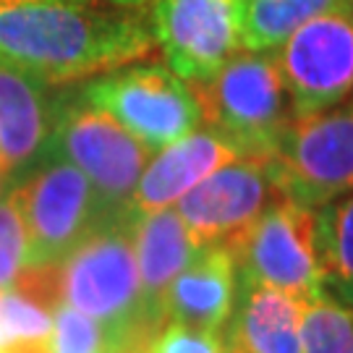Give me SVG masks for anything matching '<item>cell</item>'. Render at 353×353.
Instances as JSON below:
<instances>
[{
	"mask_svg": "<svg viewBox=\"0 0 353 353\" xmlns=\"http://www.w3.org/2000/svg\"><path fill=\"white\" fill-rule=\"evenodd\" d=\"M239 157H243V152L233 141L220 137L214 128L199 126L150 157V163L144 165L137 181V189L131 194L128 212L147 214L168 210L202 178Z\"/></svg>",
	"mask_w": 353,
	"mask_h": 353,
	"instance_id": "obj_12",
	"label": "cell"
},
{
	"mask_svg": "<svg viewBox=\"0 0 353 353\" xmlns=\"http://www.w3.org/2000/svg\"><path fill=\"white\" fill-rule=\"evenodd\" d=\"M26 230V267H55L105 220V210L89 178L68 160L37 168L11 194Z\"/></svg>",
	"mask_w": 353,
	"mask_h": 353,
	"instance_id": "obj_8",
	"label": "cell"
},
{
	"mask_svg": "<svg viewBox=\"0 0 353 353\" xmlns=\"http://www.w3.org/2000/svg\"><path fill=\"white\" fill-rule=\"evenodd\" d=\"M239 285H265L309 303L327 296L316 246V210L275 196L236 239Z\"/></svg>",
	"mask_w": 353,
	"mask_h": 353,
	"instance_id": "obj_4",
	"label": "cell"
},
{
	"mask_svg": "<svg viewBox=\"0 0 353 353\" xmlns=\"http://www.w3.org/2000/svg\"><path fill=\"white\" fill-rule=\"evenodd\" d=\"M325 293L353 314V191L316 210Z\"/></svg>",
	"mask_w": 353,
	"mask_h": 353,
	"instance_id": "obj_17",
	"label": "cell"
},
{
	"mask_svg": "<svg viewBox=\"0 0 353 353\" xmlns=\"http://www.w3.org/2000/svg\"><path fill=\"white\" fill-rule=\"evenodd\" d=\"M239 299V270L228 243L202 246L163 299L165 322L223 332Z\"/></svg>",
	"mask_w": 353,
	"mask_h": 353,
	"instance_id": "obj_13",
	"label": "cell"
},
{
	"mask_svg": "<svg viewBox=\"0 0 353 353\" xmlns=\"http://www.w3.org/2000/svg\"><path fill=\"white\" fill-rule=\"evenodd\" d=\"M275 196L280 191L267 157L243 154L202 178L173 204V210L202 249L230 243Z\"/></svg>",
	"mask_w": 353,
	"mask_h": 353,
	"instance_id": "obj_11",
	"label": "cell"
},
{
	"mask_svg": "<svg viewBox=\"0 0 353 353\" xmlns=\"http://www.w3.org/2000/svg\"><path fill=\"white\" fill-rule=\"evenodd\" d=\"M152 50V0L0 3V61L39 81L108 74Z\"/></svg>",
	"mask_w": 353,
	"mask_h": 353,
	"instance_id": "obj_1",
	"label": "cell"
},
{
	"mask_svg": "<svg viewBox=\"0 0 353 353\" xmlns=\"http://www.w3.org/2000/svg\"><path fill=\"white\" fill-rule=\"evenodd\" d=\"M55 113L45 81L0 61V173L13 176L50 141Z\"/></svg>",
	"mask_w": 353,
	"mask_h": 353,
	"instance_id": "obj_14",
	"label": "cell"
},
{
	"mask_svg": "<svg viewBox=\"0 0 353 353\" xmlns=\"http://www.w3.org/2000/svg\"><path fill=\"white\" fill-rule=\"evenodd\" d=\"M58 303L19 283L0 290V348H48Z\"/></svg>",
	"mask_w": 353,
	"mask_h": 353,
	"instance_id": "obj_19",
	"label": "cell"
},
{
	"mask_svg": "<svg viewBox=\"0 0 353 353\" xmlns=\"http://www.w3.org/2000/svg\"><path fill=\"white\" fill-rule=\"evenodd\" d=\"M50 141L61 150L63 160L89 178L108 212L128 214L131 194L152 157L139 139L84 100L55 115Z\"/></svg>",
	"mask_w": 353,
	"mask_h": 353,
	"instance_id": "obj_9",
	"label": "cell"
},
{
	"mask_svg": "<svg viewBox=\"0 0 353 353\" xmlns=\"http://www.w3.org/2000/svg\"><path fill=\"white\" fill-rule=\"evenodd\" d=\"M50 353H134L126 351L121 338L110 327L81 314L68 303L52 309Z\"/></svg>",
	"mask_w": 353,
	"mask_h": 353,
	"instance_id": "obj_20",
	"label": "cell"
},
{
	"mask_svg": "<svg viewBox=\"0 0 353 353\" xmlns=\"http://www.w3.org/2000/svg\"><path fill=\"white\" fill-rule=\"evenodd\" d=\"M225 345L239 353H303V301L265 285H239Z\"/></svg>",
	"mask_w": 353,
	"mask_h": 353,
	"instance_id": "obj_15",
	"label": "cell"
},
{
	"mask_svg": "<svg viewBox=\"0 0 353 353\" xmlns=\"http://www.w3.org/2000/svg\"><path fill=\"white\" fill-rule=\"evenodd\" d=\"M225 353H239V351H233V348H225Z\"/></svg>",
	"mask_w": 353,
	"mask_h": 353,
	"instance_id": "obj_25",
	"label": "cell"
},
{
	"mask_svg": "<svg viewBox=\"0 0 353 353\" xmlns=\"http://www.w3.org/2000/svg\"><path fill=\"white\" fill-rule=\"evenodd\" d=\"M0 3H16V0H0Z\"/></svg>",
	"mask_w": 353,
	"mask_h": 353,
	"instance_id": "obj_26",
	"label": "cell"
},
{
	"mask_svg": "<svg viewBox=\"0 0 353 353\" xmlns=\"http://www.w3.org/2000/svg\"><path fill=\"white\" fill-rule=\"evenodd\" d=\"M191 87L202 108V123L249 157H270L293 121L272 50H239L207 81Z\"/></svg>",
	"mask_w": 353,
	"mask_h": 353,
	"instance_id": "obj_3",
	"label": "cell"
},
{
	"mask_svg": "<svg viewBox=\"0 0 353 353\" xmlns=\"http://www.w3.org/2000/svg\"><path fill=\"white\" fill-rule=\"evenodd\" d=\"M84 100L108 113L150 152L202 126V108L186 79L165 63H131L92 79Z\"/></svg>",
	"mask_w": 353,
	"mask_h": 353,
	"instance_id": "obj_5",
	"label": "cell"
},
{
	"mask_svg": "<svg viewBox=\"0 0 353 353\" xmlns=\"http://www.w3.org/2000/svg\"><path fill=\"white\" fill-rule=\"evenodd\" d=\"M338 0H246L241 50H272L293 29Z\"/></svg>",
	"mask_w": 353,
	"mask_h": 353,
	"instance_id": "obj_18",
	"label": "cell"
},
{
	"mask_svg": "<svg viewBox=\"0 0 353 353\" xmlns=\"http://www.w3.org/2000/svg\"><path fill=\"white\" fill-rule=\"evenodd\" d=\"M6 178H8V176H3V173H0V189H3V183H6Z\"/></svg>",
	"mask_w": 353,
	"mask_h": 353,
	"instance_id": "obj_24",
	"label": "cell"
},
{
	"mask_svg": "<svg viewBox=\"0 0 353 353\" xmlns=\"http://www.w3.org/2000/svg\"><path fill=\"white\" fill-rule=\"evenodd\" d=\"M280 196L309 210L353 191V100L293 118L267 157Z\"/></svg>",
	"mask_w": 353,
	"mask_h": 353,
	"instance_id": "obj_6",
	"label": "cell"
},
{
	"mask_svg": "<svg viewBox=\"0 0 353 353\" xmlns=\"http://www.w3.org/2000/svg\"><path fill=\"white\" fill-rule=\"evenodd\" d=\"M134 249L147 312L163 327L165 293L183 272V267L196 256L199 246L191 239L176 210L168 207L157 212L134 214Z\"/></svg>",
	"mask_w": 353,
	"mask_h": 353,
	"instance_id": "obj_16",
	"label": "cell"
},
{
	"mask_svg": "<svg viewBox=\"0 0 353 353\" xmlns=\"http://www.w3.org/2000/svg\"><path fill=\"white\" fill-rule=\"evenodd\" d=\"M225 335L165 322L150 341L147 353H225Z\"/></svg>",
	"mask_w": 353,
	"mask_h": 353,
	"instance_id": "obj_23",
	"label": "cell"
},
{
	"mask_svg": "<svg viewBox=\"0 0 353 353\" xmlns=\"http://www.w3.org/2000/svg\"><path fill=\"white\" fill-rule=\"evenodd\" d=\"M303 353H353V314L330 296L303 303Z\"/></svg>",
	"mask_w": 353,
	"mask_h": 353,
	"instance_id": "obj_21",
	"label": "cell"
},
{
	"mask_svg": "<svg viewBox=\"0 0 353 353\" xmlns=\"http://www.w3.org/2000/svg\"><path fill=\"white\" fill-rule=\"evenodd\" d=\"M26 267V230L13 196L0 199V290L11 288Z\"/></svg>",
	"mask_w": 353,
	"mask_h": 353,
	"instance_id": "obj_22",
	"label": "cell"
},
{
	"mask_svg": "<svg viewBox=\"0 0 353 353\" xmlns=\"http://www.w3.org/2000/svg\"><path fill=\"white\" fill-rule=\"evenodd\" d=\"M55 270L61 301L113 330L126 351L147 353L160 325L150 316L141 293L134 214L105 220Z\"/></svg>",
	"mask_w": 353,
	"mask_h": 353,
	"instance_id": "obj_2",
	"label": "cell"
},
{
	"mask_svg": "<svg viewBox=\"0 0 353 353\" xmlns=\"http://www.w3.org/2000/svg\"><path fill=\"white\" fill-rule=\"evenodd\" d=\"M293 118L332 110L353 97V0H338L272 48Z\"/></svg>",
	"mask_w": 353,
	"mask_h": 353,
	"instance_id": "obj_7",
	"label": "cell"
},
{
	"mask_svg": "<svg viewBox=\"0 0 353 353\" xmlns=\"http://www.w3.org/2000/svg\"><path fill=\"white\" fill-rule=\"evenodd\" d=\"M246 0H152V29L165 65L189 84L241 50Z\"/></svg>",
	"mask_w": 353,
	"mask_h": 353,
	"instance_id": "obj_10",
	"label": "cell"
},
{
	"mask_svg": "<svg viewBox=\"0 0 353 353\" xmlns=\"http://www.w3.org/2000/svg\"><path fill=\"white\" fill-rule=\"evenodd\" d=\"M351 100H353V97H351Z\"/></svg>",
	"mask_w": 353,
	"mask_h": 353,
	"instance_id": "obj_27",
	"label": "cell"
}]
</instances>
